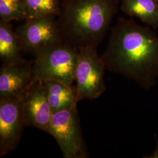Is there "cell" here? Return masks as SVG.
Segmentation results:
<instances>
[{
    "label": "cell",
    "instance_id": "1",
    "mask_svg": "<svg viewBox=\"0 0 158 158\" xmlns=\"http://www.w3.org/2000/svg\"><path fill=\"white\" fill-rule=\"evenodd\" d=\"M106 69L149 90L158 80V35L133 19L119 18L102 55Z\"/></svg>",
    "mask_w": 158,
    "mask_h": 158
},
{
    "label": "cell",
    "instance_id": "2",
    "mask_svg": "<svg viewBox=\"0 0 158 158\" xmlns=\"http://www.w3.org/2000/svg\"><path fill=\"white\" fill-rule=\"evenodd\" d=\"M118 0H63L57 23L64 44L97 48L118 10Z\"/></svg>",
    "mask_w": 158,
    "mask_h": 158
},
{
    "label": "cell",
    "instance_id": "3",
    "mask_svg": "<svg viewBox=\"0 0 158 158\" xmlns=\"http://www.w3.org/2000/svg\"><path fill=\"white\" fill-rule=\"evenodd\" d=\"M78 49L63 43L36 53L33 62L36 81L56 80L73 85Z\"/></svg>",
    "mask_w": 158,
    "mask_h": 158
},
{
    "label": "cell",
    "instance_id": "4",
    "mask_svg": "<svg viewBox=\"0 0 158 158\" xmlns=\"http://www.w3.org/2000/svg\"><path fill=\"white\" fill-rule=\"evenodd\" d=\"M78 51L75 72L77 102L96 99L106 90L104 80L106 68L96 48L84 47Z\"/></svg>",
    "mask_w": 158,
    "mask_h": 158
},
{
    "label": "cell",
    "instance_id": "5",
    "mask_svg": "<svg viewBox=\"0 0 158 158\" xmlns=\"http://www.w3.org/2000/svg\"><path fill=\"white\" fill-rule=\"evenodd\" d=\"M49 134L56 140L64 158L88 157L80 128L77 105L53 114Z\"/></svg>",
    "mask_w": 158,
    "mask_h": 158
},
{
    "label": "cell",
    "instance_id": "6",
    "mask_svg": "<svg viewBox=\"0 0 158 158\" xmlns=\"http://www.w3.org/2000/svg\"><path fill=\"white\" fill-rule=\"evenodd\" d=\"M15 31L22 52L34 55L64 43L56 17L27 19Z\"/></svg>",
    "mask_w": 158,
    "mask_h": 158
},
{
    "label": "cell",
    "instance_id": "7",
    "mask_svg": "<svg viewBox=\"0 0 158 158\" xmlns=\"http://www.w3.org/2000/svg\"><path fill=\"white\" fill-rule=\"evenodd\" d=\"M23 96L0 100V156L16 149L26 127Z\"/></svg>",
    "mask_w": 158,
    "mask_h": 158
},
{
    "label": "cell",
    "instance_id": "8",
    "mask_svg": "<svg viewBox=\"0 0 158 158\" xmlns=\"http://www.w3.org/2000/svg\"><path fill=\"white\" fill-rule=\"evenodd\" d=\"M23 111L26 127H34L49 133L53 112L43 81H36L24 94Z\"/></svg>",
    "mask_w": 158,
    "mask_h": 158
},
{
    "label": "cell",
    "instance_id": "9",
    "mask_svg": "<svg viewBox=\"0 0 158 158\" xmlns=\"http://www.w3.org/2000/svg\"><path fill=\"white\" fill-rule=\"evenodd\" d=\"M33 62L2 64L0 70V100L23 96L37 81L34 77Z\"/></svg>",
    "mask_w": 158,
    "mask_h": 158
},
{
    "label": "cell",
    "instance_id": "10",
    "mask_svg": "<svg viewBox=\"0 0 158 158\" xmlns=\"http://www.w3.org/2000/svg\"><path fill=\"white\" fill-rule=\"evenodd\" d=\"M43 82L53 114L77 105L76 86L68 85L62 82L52 80Z\"/></svg>",
    "mask_w": 158,
    "mask_h": 158
},
{
    "label": "cell",
    "instance_id": "11",
    "mask_svg": "<svg viewBox=\"0 0 158 158\" xmlns=\"http://www.w3.org/2000/svg\"><path fill=\"white\" fill-rule=\"evenodd\" d=\"M15 31L10 23L0 20V59L4 64H17L28 62L23 58Z\"/></svg>",
    "mask_w": 158,
    "mask_h": 158
},
{
    "label": "cell",
    "instance_id": "12",
    "mask_svg": "<svg viewBox=\"0 0 158 158\" xmlns=\"http://www.w3.org/2000/svg\"><path fill=\"white\" fill-rule=\"evenodd\" d=\"M121 11L156 30L158 29V0H120Z\"/></svg>",
    "mask_w": 158,
    "mask_h": 158
},
{
    "label": "cell",
    "instance_id": "13",
    "mask_svg": "<svg viewBox=\"0 0 158 158\" xmlns=\"http://www.w3.org/2000/svg\"><path fill=\"white\" fill-rule=\"evenodd\" d=\"M27 18L56 17L61 11L60 0H23ZM26 19V20H27Z\"/></svg>",
    "mask_w": 158,
    "mask_h": 158
},
{
    "label": "cell",
    "instance_id": "14",
    "mask_svg": "<svg viewBox=\"0 0 158 158\" xmlns=\"http://www.w3.org/2000/svg\"><path fill=\"white\" fill-rule=\"evenodd\" d=\"M27 18L23 0H0V20L11 23L12 21H25Z\"/></svg>",
    "mask_w": 158,
    "mask_h": 158
},
{
    "label": "cell",
    "instance_id": "15",
    "mask_svg": "<svg viewBox=\"0 0 158 158\" xmlns=\"http://www.w3.org/2000/svg\"><path fill=\"white\" fill-rule=\"evenodd\" d=\"M144 158H158V138H156V147L153 151V152L149 156H143Z\"/></svg>",
    "mask_w": 158,
    "mask_h": 158
},
{
    "label": "cell",
    "instance_id": "16",
    "mask_svg": "<svg viewBox=\"0 0 158 158\" xmlns=\"http://www.w3.org/2000/svg\"></svg>",
    "mask_w": 158,
    "mask_h": 158
}]
</instances>
